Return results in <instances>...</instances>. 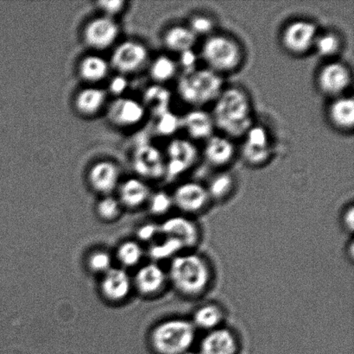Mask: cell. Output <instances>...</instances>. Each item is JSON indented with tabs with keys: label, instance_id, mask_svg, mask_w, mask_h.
Instances as JSON below:
<instances>
[{
	"label": "cell",
	"instance_id": "obj_7",
	"mask_svg": "<svg viewBox=\"0 0 354 354\" xmlns=\"http://www.w3.org/2000/svg\"><path fill=\"white\" fill-rule=\"evenodd\" d=\"M352 76L351 71L343 62H328L318 73L317 86L324 95L338 98L351 86Z\"/></svg>",
	"mask_w": 354,
	"mask_h": 354
},
{
	"label": "cell",
	"instance_id": "obj_4",
	"mask_svg": "<svg viewBox=\"0 0 354 354\" xmlns=\"http://www.w3.org/2000/svg\"><path fill=\"white\" fill-rule=\"evenodd\" d=\"M223 89V79L208 68L183 74L177 83L180 98L194 109L214 102Z\"/></svg>",
	"mask_w": 354,
	"mask_h": 354
},
{
	"label": "cell",
	"instance_id": "obj_39",
	"mask_svg": "<svg viewBox=\"0 0 354 354\" xmlns=\"http://www.w3.org/2000/svg\"><path fill=\"white\" fill-rule=\"evenodd\" d=\"M198 57L194 50L182 52L180 54L178 64L183 69L184 74H189L197 69Z\"/></svg>",
	"mask_w": 354,
	"mask_h": 354
},
{
	"label": "cell",
	"instance_id": "obj_15",
	"mask_svg": "<svg viewBox=\"0 0 354 354\" xmlns=\"http://www.w3.org/2000/svg\"><path fill=\"white\" fill-rule=\"evenodd\" d=\"M135 286L145 296L160 292L169 282L167 272L157 263H150L138 270L135 276Z\"/></svg>",
	"mask_w": 354,
	"mask_h": 354
},
{
	"label": "cell",
	"instance_id": "obj_24",
	"mask_svg": "<svg viewBox=\"0 0 354 354\" xmlns=\"http://www.w3.org/2000/svg\"><path fill=\"white\" fill-rule=\"evenodd\" d=\"M197 37L187 26H176L166 31L164 43L169 50L182 53L183 51L193 50Z\"/></svg>",
	"mask_w": 354,
	"mask_h": 354
},
{
	"label": "cell",
	"instance_id": "obj_11",
	"mask_svg": "<svg viewBox=\"0 0 354 354\" xmlns=\"http://www.w3.org/2000/svg\"><path fill=\"white\" fill-rule=\"evenodd\" d=\"M120 34L115 20L109 17H100L86 24L83 33L85 43L97 50H106L112 46Z\"/></svg>",
	"mask_w": 354,
	"mask_h": 354
},
{
	"label": "cell",
	"instance_id": "obj_28",
	"mask_svg": "<svg viewBox=\"0 0 354 354\" xmlns=\"http://www.w3.org/2000/svg\"><path fill=\"white\" fill-rule=\"evenodd\" d=\"M211 201H223L231 196L234 189V179L227 173L215 176L206 187Z\"/></svg>",
	"mask_w": 354,
	"mask_h": 354
},
{
	"label": "cell",
	"instance_id": "obj_40",
	"mask_svg": "<svg viewBox=\"0 0 354 354\" xmlns=\"http://www.w3.org/2000/svg\"><path fill=\"white\" fill-rule=\"evenodd\" d=\"M124 5L126 3L122 0H110V1L104 0V1L97 3V6L102 10L105 16L112 17V19L117 14L122 12Z\"/></svg>",
	"mask_w": 354,
	"mask_h": 354
},
{
	"label": "cell",
	"instance_id": "obj_18",
	"mask_svg": "<svg viewBox=\"0 0 354 354\" xmlns=\"http://www.w3.org/2000/svg\"><path fill=\"white\" fill-rule=\"evenodd\" d=\"M103 296L112 301H122L128 297L131 290V279L127 270L112 268L104 274L100 284Z\"/></svg>",
	"mask_w": 354,
	"mask_h": 354
},
{
	"label": "cell",
	"instance_id": "obj_19",
	"mask_svg": "<svg viewBox=\"0 0 354 354\" xmlns=\"http://www.w3.org/2000/svg\"><path fill=\"white\" fill-rule=\"evenodd\" d=\"M235 152L234 145L230 138L214 134L207 138L203 150L205 159L214 167H222L230 164Z\"/></svg>",
	"mask_w": 354,
	"mask_h": 354
},
{
	"label": "cell",
	"instance_id": "obj_32",
	"mask_svg": "<svg viewBox=\"0 0 354 354\" xmlns=\"http://www.w3.org/2000/svg\"><path fill=\"white\" fill-rule=\"evenodd\" d=\"M184 248L176 239L165 237L164 241L155 243L150 249V255L155 260L173 259L183 252Z\"/></svg>",
	"mask_w": 354,
	"mask_h": 354
},
{
	"label": "cell",
	"instance_id": "obj_33",
	"mask_svg": "<svg viewBox=\"0 0 354 354\" xmlns=\"http://www.w3.org/2000/svg\"><path fill=\"white\" fill-rule=\"evenodd\" d=\"M144 252L141 245L135 241H127L118 248L117 258L124 267H133L138 265L143 258Z\"/></svg>",
	"mask_w": 354,
	"mask_h": 354
},
{
	"label": "cell",
	"instance_id": "obj_9",
	"mask_svg": "<svg viewBox=\"0 0 354 354\" xmlns=\"http://www.w3.org/2000/svg\"><path fill=\"white\" fill-rule=\"evenodd\" d=\"M168 161L165 162V175L169 179L182 176L193 167L198 158V151L189 140H175L169 145Z\"/></svg>",
	"mask_w": 354,
	"mask_h": 354
},
{
	"label": "cell",
	"instance_id": "obj_25",
	"mask_svg": "<svg viewBox=\"0 0 354 354\" xmlns=\"http://www.w3.org/2000/svg\"><path fill=\"white\" fill-rule=\"evenodd\" d=\"M106 98V93L102 89L97 88L83 89L76 96L75 102L76 110L82 115H95L102 109Z\"/></svg>",
	"mask_w": 354,
	"mask_h": 354
},
{
	"label": "cell",
	"instance_id": "obj_23",
	"mask_svg": "<svg viewBox=\"0 0 354 354\" xmlns=\"http://www.w3.org/2000/svg\"><path fill=\"white\" fill-rule=\"evenodd\" d=\"M151 196V191L143 180L129 179L122 184L120 189L121 203L130 208L143 205Z\"/></svg>",
	"mask_w": 354,
	"mask_h": 354
},
{
	"label": "cell",
	"instance_id": "obj_5",
	"mask_svg": "<svg viewBox=\"0 0 354 354\" xmlns=\"http://www.w3.org/2000/svg\"><path fill=\"white\" fill-rule=\"evenodd\" d=\"M201 58L208 69L221 75L234 71L241 66L243 50L234 38L223 34H212L201 46Z\"/></svg>",
	"mask_w": 354,
	"mask_h": 354
},
{
	"label": "cell",
	"instance_id": "obj_41",
	"mask_svg": "<svg viewBox=\"0 0 354 354\" xmlns=\"http://www.w3.org/2000/svg\"><path fill=\"white\" fill-rule=\"evenodd\" d=\"M158 235H161L160 227L155 224L145 225L138 229V238L143 241H151Z\"/></svg>",
	"mask_w": 354,
	"mask_h": 354
},
{
	"label": "cell",
	"instance_id": "obj_10",
	"mask_svg": "<svg viewBox=\"0 0 354 354\" xmlns=\"http://www.w3.org/2000/svg\"><path fill=\"white\" fill-rule=\"evenodd\" d=\"M159 227L161 235L176 239L182 244L184 250L193 249L200 243L199 225L187 215H176L169 218Z\"/></svg>",
	"mask_w": 354,
	"mask_h": 354
},
{
	"label": "cell",
	"instance_id": "obj_1",
	"mask_svg": "<svg viewBox=\"0 0 354 354\" xmlns=\"http://www.w3.org/2000/svg\"><path fill=\"white\" fill-rule=\"evenodd\" d=\"M167 275L177 292L187 298L203 296L213 280V270L207 259L194 252H180L174 257Z\"/></svg>",
	"mask_w": 354,
	"mask_h": 354
},
{
	"label": "cell",
	"instance_id": "obj_13",
	"mask_svg": "<svg viewBox=\"0 0 354 354\" xmlns=\"http://www.w3.org/2000/svg\"><path fill=\"white\" fill-rule=\"evenodd\" d=\"M239 339L232 329L221 327L207 332L201 339L199 354H237Z\"/></svg>",
	"mask_w": 354,
	"mask_h": 354
},
{
	"label": "cell",
	"instance_id": "obj_17",
	"mask_svg": "<svg viewBox=\"0 0 354 354\" xmlns=\"http://www.w3.org/2000/svg\"><path fill=\"white\" fill-rule=\"evenodd\" d=\"M182 128L194 140H207L214 135L215 126L210 113L201 109L189 111L180 118Z\"/></svg>",
	"mask_w": 354,
	"mask_h": 354
},
{
	"label": "cell",
	"instance_id": "obj_43",
	"mask_svg": "<svg viewBox=\"0 0 354 354\" xmlns=\"http://www.w3.org/2000/svg\"><path fill=\"white\" fill-rule=\"evenodd\" d=\"M342 225L346 231L352 234L354 228V207L353 205L346 208L342 214Z\"/></svg>",
	"mask_w": 354,
	"mask_h": 354
},
{
	"label": "cell",
	"instance_id": "obj_26",
	"mask_svg": "<svg viewBox=\"0 0 354 354\" xmlns=\"http://www.w3.org/2000/svg\"><path fill=\"white\" fill-rule=\"evenodd\" d=\"M109 65L105 59L98 55H88L79 65V74L82 80L91 83L99 82L106 77Z\"/></svg>",
	"mask_w": 354,
	"mask_h": 354
},
{
	"label": "cell",
	"instance_id": "obj_38",
	"mask_svg": "<svg viewBox=\"0 0 354 354\" xmlns=\"http://www.w3.org/2000/svg\"><path fill=\"white\" fill-rule=\"evenodd\" d=\"M120 203L115 198L107 196L97 205V213L105 221H112L120 214Z\"/></svg>",
	"mask_w": 354,
	"mask_h": 354
},
{
	"label": "cell",
	"instance_id": "obj_16",
	"mask_svg": "<svg viewBox=\"0 0 354 354\" xmlns=\"http://www.w3.org/2000/svg\"><path fill=\"white\" fill-rule=\"evenodd\" d=\"M145 115L144 105L131 99L115 100L109 111V120L120 127L135 126L143 120Z\"/></svg>",
	"mask_w": 354,
	"mask_h": 354
},
{
	"label": "cell",
	"instance_id": "obj_22",
	"mask_svg": "<svg viewBox=\"0 0 354 354\" xmlns=\"http://www.w3.org/2000/svg\"><path fill=\"white\" fill-rule=\"evenodd\" d=\"M190 321L197 331H213L222 327L225 321V311L220 304H204L194 310Z\"/></svg>",
	"mask_w": 354,
	"mask_h": 354
},
{
	"label": "cell",
	"instance_id": "obj_14",
	"mask_svg": "<svg viewBox=\"0 0 354 354\" xmlns=\"http://www.w3.org/2000/svg\"><path fill=\"white\" fill-rule=\"evenodd\" d=\"M133 166L145 178L157 179L165 175V161L161 152L151 145H144L135 152Z\"/></svg>",
	"mask_w": 354,
	"mask_h": 354
},
{
	"label": "cell",
	"instance_id": "obj_31",
	"mask_svg": "<svg viewBox=\"0 0 354 354\" xmlns=\"http://www.w3.org/2000/svg\"><path fill=\"white\" fill-rule=\"evenodd\" d=\"M245 142L243 147L258 150H266L272 149L268 131L262 126H254L252 124L245 134Z\"/></svg>",
	"mask_w": 354,
	"mask_h": 354
},
{
	"label": "cell",
	"instance_id": "obj_37",
	"mask_svg": "<svg viewBox=\"0 0 354 354\" xmlns=\"http://www.w3.org/2000/svg\"><path fill=\"white\" fill-rule=\"evenodd\" d=\"M88 267L93 272L105 274L112 269V258L109 253L98 251L92 253L88 258Z\"/></svg>",
	"mask_w": 354,
	"mask_h": 354
},
{
	"label": "cell",
	"instance_id": "obj_21",
	"mask_svg": "<svg viewBox=\"0 0 354 354\" xmlns=\"http://www.w3.org/2000/svg\"><path fill=\"white\" fill-rule=\"evenodd\" d=\"M328 120L336 129L350 131L354 127V102L352 97L341 96L333 100L328 109Z\"/></svg>",
	"mask_w": 354,
	"mask_h": 354
},
{
	"label": "cell",
	"instance_id": "obj_44",
	"mask_svg": "<svg viewBox=\"0 0 354 354\" xmlns=\"http://www.w3.org/2000/svg\"><path fill=\"white\" fill-rule=\"evenodd\" d=\"M183 354H199V353H198V352H194V351H192V350H190V351L187 352V353H183Z\"/></svg>",
	"mask_w": 354,
	"mask_h": 354
},
{
	"label": "cell",
	"instance_id": "obj_20",
	"mask_svg": "<svg viewBox=\"0 0 354 354\" xmlns=\"http://www.w3.org/2000/svg\"><path fill=\"white\" fill-rule=\"evenodd\" d=\"M120 179L117 165L109 161L97 162L90 169L88 180L96 192L107 194L116 189Z\"/></svg>",
	"mask_w": 354,
	"mask_h": 354
},
{
	"label": "cell",
	"instance_id": "obj_8",
	"mask_svg": "<svg viewBox=\"0 0 354 354\" xmlns=\"http://www.w3.org/2000/svg\"><path fill=\"white\" fill-rule=\"evenodd\" d=\"M171 196L174 207L187 216L201 213L211 201L206 187L196 182L180 184Z\"/></svg>",
	"mask_w": 354,
	"mask_h": 354
},
{
	"label": "cell",
	"instance_id": "obj_36",
	"mask_svg": "<svg viewBox=\"0 0 354 354\" xmlns=\"http://www.w3.org/2000/svg\"><path fill=\"white\" fill-rule=\"evenodd\" d=\"M190 30L196 35V37L199 36H211L214 29V20L209 17L205 15H196L190 19L189 26Z\"/></svg>",
	"mask_w": 354,
	"mask_h": 354
},
{
	"label": "cell",
	"instance_id": "obj_2",
	"mask_svg": "<svg viewBox=\"0 0 354 354\" xmlns=\"http://www.w3.org/2000/svg\"><path fill=\"white\" fill-rule=\"evenodd\" d=\"M214 103L211 115L215 128L229 138L245 136L253 124L252 102L248 93L237 86H231L224 88Z\"/></svg>",
	"mask_w": 354,
	"mask_h": 354
},
{
	"label": "cell",
	"instance_id": "obj_30",
	"mask_svg": "<svg viewBox=\"0 0 354 354\" xmlns=\"http://www.w3.org/2000/svg\"><path fill=\"white\" fill-rule=\"evenodd\" d=\"M342 45L341 37L333 31H328L318 34L314 48L322 57L329 58L339 54L342 50Z\"/></svg>",
	"mask_w": 354,
	"mask_h": 354
},
{
	"label": "cell",
	"instance_id": "obj_12",
	"mask_svg": "<svg viewBox=\"0 0 354 354\" xmlns=\"http://www.w3.org/2000/svg\"><path fill=\"white\" fill-rule=\"evenodd\" d=\"M148 59L145 45L135 41H127L113 51L112 65L122 74H130L144 67Z\"/></svg>",
	"mask_w": 354,
	"mask_h": 354
},
{
	"label": "cell",
	"instance_id": "obj_42",
	"mask_svg": "<svg viewBox=\"0 0 354 354\" xmlns=\"http://www.w3.org/2000/svg\"><path fill=\"white\" fill-rule=\"evenodd\" d=\"M128 81L123 75H117L111 80L109 91L114 95L120 96L127 91Z\"/></svg>",
	"mask_w": 354,
	"mask_h": 354
},
{
	"label": "cell",
	"instance_id": "obj_6",
	"mask_svg": "<svg viewBox=\"0 0 354 354\" xmlns=\"http://www.w3.org/2000/svg\"><path fill=\"white\" fill-rule=\"evenodd\" d=\"M318 34L317 24L310 20H294L284 28L281 41L289 53L301 55L314 48Z\"/></svg>",
	"mask_w": 354,
	"mask_h": 354
},
{
	"label": "cell",
	"instance_id": "obj_29",
	"mask_svg": "<svg viewBox=\"0 0 354 354\" xmlns=\"http://www.w3.org/2000/svg\"><path fill=\"white\" fill-rule=\"evenodd\" d=\"M178 64L167 55L155 59L150 68L151 78L158 83H165L175 77Z\"/></svg>",
	"mask_w": 354,
	"mask_h": 354
},
{
	"label": "cell",
	"instance_id": "obj_3",
	"mask_svg": "<svg viewBox=\"0 0 354 354\" xmlns=\"http://www.w3.org/2000/svg\"><path fill=\"white\" fill-rule=\"evenodd\" d=\"M196 336L192 322L176 317L156 326L150 339L152 348L158 354H183L192 349Z\"/></svg>",
	"mask_w": 354,
	"mask_h": 354
},
{
	"label": "cell",
	"instance_id": "obj_34",
	"mask_svg": "<svg viewBox=\"0 0 354 354\" xmlns=\"http://www.w3.org/2000/svg\"><path fill=\"white\" fill-rule=\"evenodd\" d=\"M149 208L152 214L165 215L171 210L174 207L171 194L165 192V191H159L154 193L149 198Z\"/></svg>",
	"mask_w": 354,
	"mask_h": 354
},
{
	"label": "cell",
	"instance_id": "obj_27",
	"mask_svg": "<svg viewBox=\"0 0 354 354\" xmlns=\"http://www.w3.org/2000/svg\"><path fill=\"white\" fill-rule=\"evenodd\" d=\"M171 100V95L168 89L160 86H154L145 92L144 106L158 117L169 111Z\"/></svg>",
	"mask_w": 354,
	"mask_h": 354
},
{
	"label": "cell",
	"instance_id": "obj_35",
	"mask_svg": "<svg viewBox=\"0 0 354 354\" xmlns=\"http://www.w3.org/2000/svg\"><path fill=\"white\" fill-rule=\"evenodd\" d=\"M180 128H182L180 118L172 113L171 111H168V112L158 116L157 130L161 135L171 136V135L174 134L176 131H178Z\"/></svg>",
	"mask_w": 354,
	"mask_h": 354
}]
</instances>
